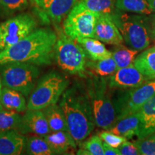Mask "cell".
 Here are the masks:
<instances>
[{"instance_id":"25","label":"cell","mask_w":155,"mask_h":155,"mask_svg":"<svg viewBox=\"0 0 155 155\" xmlns=\"http://www.w3.org/2000/svg\"><path fill=\"white\" fill-rule=\"evenodd\" d=\"M25 151L30 155H54L55 154L43 137L33 136L26 139Z\"/></svg>"},{"instance_id":"18","label":"cell","mask_w":155,"mask_h":155,"mask_svg":"<svg viewBox=\"0 0 155 155\" xmlns=\"http://www.w3.org/2000/svg\"><path fill=\"white\" fill-rule=\"evenodd\" d=\"M1 104L3 108L17 113L26 111L28 108L25 96L22 93L5 86L2 90Z\"/></svg>"},{"instance_id":"39","label":"cell","mask_w":155,"mask_h":155,"mask_svg":"<svg viewBox=\"0 0 155 155\" xmlns=\"http://www.w3.org/2000/svg\"><path fill=\"white\" fill-rule=\"evenodd\" d=\"M30 1H31V0H30Z\"/></svg>"},{"instance_id":"33","label":"cell","mask_w":155,"mask_h":155,"mask_svg":"<svg viewBox=\"0 0 155 155\" xmlns=\"http://www.w3.org/2000/svg\"><path fill=\"white\" fill-rule=\"evenodd\" d=\"M121 155H139L138 148L134 143H131L127 140L122 143L119 147Z\"/></svg>"},{"instance_id":"6","label":"cell","mask_w":155,"mask_h":155,"mask_svg":"<svg viewBox=\"0 0 155 155\" xmlns=\"http://www.w3.org/2000/svg\"><path fill=\"white\" fill-rule=\"evenodd\" d=\"M38 65L24 62H7L0 64V78L4 86L22 93L25 97L31 94L38 83Z\"/></svg>"},{"instance_id":"34","label":"cell","mask_w":155,"mask_h":155,"mask_svg":"<svg viewBox=\"0 0 155 155\" xmlns=\"http://www.w3.org/2000/svg\"><path fill=\"white\" fill-rule=\"evenodd\" d=\"M104 150V155H121L120 151L118 148H115L110 145L106 144V143H103Z\"/></svg>"},{"instance_id":"20","label":"cell","mask_w":155,"mask_h":155,"mask_svg":"<svg viewBox=\"0 0 155 155\" xmlns=\"http://www.w3.org/2000/svg\"><path fill=\"white\" fill-rule=\"evenodd\" d=\"M82 46L87 58L91 61H98L112 55L111 51L106 49L101 41L96 38H86L75 40Z\"/></svg>"},{"instance_id":"30","label":"cell","mask_w":155,"mask_h":155,"mask_svg":"<svg viewBox=\"0 0 155 155\" xmlns=\"http://www.w3.org/2000/svg\"><path fill=\"white\" fill-rule=\"evenodd\" d=\"M28 0H0V15L8 16L28 7Z\"/></svg>"},{"instance_id":"1","label":"cell","mask_w":155,"mask_h":155,"mask_svg":"<svg viewBox=\"0 0 155 155\" xmlns=\"http://www.w3.org/2000/svg\"><path fill=\"white\" fill-rule=\"evenodd\" d=\"M57 34L50 28L35 29L24 39L0 51V64L24 62L36 65H50L55 59Z\"/></svg>"},{"instance_id":"26","label":"cell","mask_w":155,"mask_h":155,"mask_svg":"<svg viewBox=\"0 0 155 155\" xmlns=\"http://www.w3.org/2000/svg\"><path fill=\"white\" fill-rule=\"evenodd\" d=\"M112 57L115 61L118 69L125 68L134 64L136 57L138 55L139 51L134 49H129L123 44L118 45L111 52Z\"/></svg>"},{"instance_id":"9","label":"cell","mask_w":155,"mask_h":155,"mask_svg":"<svg viewBox=\"0 0 155 155\" xmlns=\"http://www.w3.org/2000/svg\"><path fill=\"white\" fill-rule=\"evenodd\" d=\"M98 15V13L86 8L80 2H77L64 20L63 32L74 40L94 38L95 26Z\"/></svg>"},{"instance_id":"15","label":"cell","mask_w":155,"mask_h":155,"mask_svg":"<svg viewBox=\"0 0 155 155\" xmlns=\"http://www.w3.org/2000/svg\"><path fill=\"white\" fill-rule=\"evenodd\" d=\"M27 137L16 129L0 131V155H19L25 151Z\"/></svg>"},{"instance_id":"23","label":"cell","mask_w":155,"mask_h":155,"mask_svg":"<svg viewBox=\"0 0 155 155\" xmlns=\"http://www.w3.org/2000/svg\"><path fill=\"white\" fill-rule=\"evenodd\" d=\"M87 68L90 70L93 75L108 78L117 71L118 67L111 55L98 61L89 60L86 62Z\"/></svg>"},{"instance_id":"35","label":"cell","mask_w":155,"mask_h":155,"mask_svg":"<svg viewBox=\"0 0 155 155\" xmlns=\"http://www.w3.org/2000/svg\"><path fill=\"white\" fill-rule=\"evenodd\" d=\"M150 21L152 41H155V15H152V17H150Z\"/></svg>"},{"instance_id":"31","label":"cell","mask_w":155,"mask_h":155,"mask_svg":"<svg viewBox=\"0 0 155 155\" xmlns=\"http://www.w3.org/2000/svg\"><path fill=\"white\" fill-rule=\"evenodd\" d=\"M141 155H155V137L153 135L139 139L134 142Z\"/></svg>"},{"instance_id":"21","label":"cell","mask_w":155,"mask_h":155,"mask_svg":"<svg viewBox=\"0 0 155 155\" xmlns=\"http://www.w3.org/2000/svg\"><path fill=\"white\" fill-rule=\"evenodd\" d=\"M134 65L148 80L155 79V46L137 55Z\"/></svg>"},{"instance_id":"38","label":"cell","mask_w":155,"mask_h":155,"mask_svg":"<svg viewBox=\"0 0 155 155\" xmlns=\"http://www.w3.org/2000/svg\"><path fill=\"white\" fill-rule=\"evenodd\" d=\"M152 135H153V136H154V137H155V134H152Z\"/></svg>"},{"instance_id":"37","label":"cell","mask_w":155,"mask_h":155,"mask_svg":"<svg viewBox=\"0 0 155 155\" xmlns=\"http://www.w3.org/2000/svg\"><path fill=\"white\" fill-rule=\"evenodd\" d=\"M2 83L1 78H0V111L3 110V107L1 104V95H2Z\"/></svg>"},{"instance_id":"28","label":"cell","mask_w":155,"mask_h":155,"mask_svg":"<svg viewBox=\"0 0 155 155\" xmlns=\"http://www.w3.org/2000/svg\"><path fill=\"white\" fill-rule=\"evenodd\" d=\"M87 9L98 14H111L115 10L116 0H80Z\"/></svg>"},{"instance_id":"7","label":"cell","mask_w":155,"mask_h":155,"mask_svg":"<svg viewBox=\"0 0 155 155\" xmlns=\"http://www.w3.org/2000/svg\"><path fill=\"white\" fill-rule=\"evenodd\" d=\"M55 60L58 66L72 75L85 76L87 56L78 42L58 29L55 46Z\"/></svg>"},{"instance_id":"12","label":"cell","mask_w":155,"mask_h":155,"mask_svg":"<svg viewBox=\"0 0 155 155\" xmlns=\"http://www.w3.org/2000/svg\"><path fill=\"white\" fill-rule=\"evenodd\" d=\"M108 78V85L111 88L128 89L141 86L149 81L134 64L129 66L121 68Z\"/></svg>"},{"instance_id":"16","label":"cell","mask_w":155,"mask_h":155,"mask_svg":"<svg viewBox=\"0 0 155 155\" xmlns=\"http://www.w3.org/2000/svg\"><path fill=\"white\" fill-rule=\"evenodd\" d=\"M139 127L137 134L143 139L155 134V95L139 109Z\"/></svg>"},{"instance_id":"14","label":"cell","mask_w":155,"mask_h":155,"mask_svg":"<svg viewBox=\"0 0 155 155\" xmlns=\"http://www.w3.org/2000/svg\"><path fill=\"white\" fill-rule=\"evenodd\" d=\"M94 38L106 44H123L124 39L111 14H99L94 31Z\"/></svg>"},{"instance_id":"19","label":"cell","mask_w":155,"mask_h":155,"mask_svg":"<svg viewBox=\"0 0 155 155\" xmlns=\"http://www.w3.org/2000/svg\"><path fill=\"white\" fill-rule=\"evenodd\" d=\"M139 127V114L137 112L117 121L108 131L128 139L137 136Z\"/></svg>"},{"instance_id":"27","label":"cell","mask_w":155,"mask_h":155,"mask_svg":"<svg viewBox=\"0 0 155 155\" xmlns=\"http://www.w3.org/2000/svg\"><path fill=\"white\" fill-rule=\"evenodd\" d=\"M80 150L76 154L83 155H104L102 139L99 136H92L86 141H83L80 144Z\"/></svg>"},{"instance_id":"13","label":"cell","mask_w":155,"mask_h":155,"mask_svg":"<svg viewBox=\"0 0 155 155\" xmlns=\"http://www.w3.org/2000/svg\"><path fill=\"white\" fill-rule=\"evenodd\" d=\"M17 131L23 135L33 134L40 137L51 132L42 110L31 109L27 110L22 116Z\"/></svg>"},{"instance_id":"22","label":"cell","mask_w":155,"mask_h":155,"mask_svg":"<svg viewBox=\"0 0 155 155\" xmlns=\"http://www.w3.org/2000/svg\"><path fill=\"white\" fill-rule=\"evenodd\" d=\"M51 131H68L64 113L58 104H53L42 109Z\"/></svg>"},{"instance_id":"11","label":"cell","mask_w":155,"mask_h":155,"mask_svg":"<svg viewBox=\"0 0 155 155\" xmlns=\"http://www.w3.org/2000/svg\"><path fill=\"white\" fill-rule=\"evenodd\" d=\"M78 0H31L34 11L44 24L59 25Z\"/></svg>"},{"instance_id":"29","label":"cell","mask_w":155,"mask_h":155,"mask_svg":"<svg viewBox=\"0 0 155 155\" xmlns=\"http://www.w3.org/2000/svg\"><path fill=\"white\" fill-rule=\"evenodd\" d=\"M22 116L19 113L8 110L0 111V131L18 129Z\"/></svg>"},{"instance_id":"36","label":"cell","mask_w":155,"mask_h":155,"mask_svg":"<svg viewBox=\"0 0 155 155\" xmlns=\"http://www.w3.org/2000/svg\"><path fill=\"white\" fill-rule=\"evenodd\" d=\"M148 2L150 4L152 12H155V0H148Z\"/></svg>"},{"instance_id":"17","label":"cell","mask_w":155,"mask_h":155,"mask_svg":"<svg viewBox=\"0 0 155 155\" xmlns=\"http://www.w3.org/2000/svg\"><path fill=\"white\" fill-rule=\"evenodd\" d=\"M43 138L55 154H63L71 150H75L77 143L68 131H51L43 136Z\"/></svg>"},{"instance_id":"3","label":"cell","mask_w":155,"mask_h":155,"mask_svg":"<svg viewBox=\"0 0 155 155\" xmlns=\"http://www.w3.org/2000/svg\"><path fill=\"white\" fill-rule=\"evenodd\" d=\"M86 91L96 125L109 130L116 121V114L106 77L93 75L86 83Z\"/></svg>"},{"instance_id":"4","label":"cell","mask_w":155,"mask_h":155,"mask_svg":"<svg viewBox=\"0 0 155 155\" xmlns=\"http://www.w3.org/2000/svg\"><path fill=\"white\" fill-rule=\"evenodd\" d=\"M111 15L124 42L129 47L141 51L150 45L152 38L150 17L143 15L129 14L119 9L114 10Z\"/></svg>"},{"instance_id":"5","label":"cell","mask_w":155,"mask_h":155,"mask_svg":"<svg viewBox=\"0 0 155 155\" xmlns=\"http://www.w3.org/2000/svg\"><path fill=\"white\" fill-rule=\"evenodd\" d=\"M68 85V79L61 73L55 71L46 73L38 79L30 95L27 109L42 110L57 104Z\"/></svg>"},{"instance_id":"10","label":"cell","mask_w":155,"mask_h":155,"mask_svg":"<svg viewBox=\"0 0 155 155\" xmlns=\"http://www.w3.org/2000/svg\"><path fill=\"white\" fill-rule=\"evenodd\" d=\"M37 21L32 15L20 14L0 24V51L24 39L36 29Z\"/></svg>"},{"instance_id":"24","label":"cell","mask_w":155,"mask_h":155,"mask_svg":"<svg viewBox=\"0 0 155 155\" xmlns=\"http://www.w3.org/2000/svg\"><path fill=\"white\" fill-rule=\"evenodd\" d=\"M116 8L127 12L147 16L152 14L148 0H116Z\"/></svg>"},{"instance_id":"8","label":"cell","mask_w":155,"mask_h":155,"mask_svg":"<svg viewBox=\"0 0 155 155\" xmlns=\"http://www.w3.org/2000/svg\"><path fill=\"white\" fill-rule=\"evenodd\" d=\"M155 95V79L149 80L139 87L121 91L113 101L116 121L139 111L144 104Z\"/></svg>"},{"instance_id":"2","label":"cell","mask_w":155,"mask_h":155,"mask_svg":"<svg viewBox=\"0 0 155 155\" xmlns=\"http://www.w3.org/2000/svg\"><path fill=\"white\" fill-rule=\"evenodd\" d=\"M58 105L65 115L68 131L79 145L91 134L96 126L86 87L75 83L67 88Z\"/></svg>"},{"instance_id":"32","label":"cell","mask_w":155,"mask_h":155,"mask_svg":"<svg viewBox=\"0 0 155 155\" xmlns=\"http://www.w3.org/2000/svg\"><path fill=\"white\" fill-rule=\"evenodd\" d=\"M99 137L102 139V141L115 148H119L122 144V143L127 140L124 137L115 134L108 130L101 131L99 134Z\"/></svg>"}]
</instances>
